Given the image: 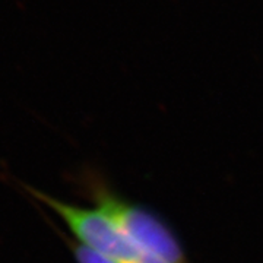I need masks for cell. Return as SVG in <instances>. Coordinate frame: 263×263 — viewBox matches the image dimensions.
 <instances>
[{
	"label": "cell",
	"mask_w": 263,
	"mask_h": 263,
	"mask_svg": "<svg viewBox=\"0 0 263 263\" xmlns=\"http://www.w3.org/2000/svg\"><path fill=\"white\" fill-rule=\"evenodd\" d=\"M84 181L95 208L103 211L138 249L168 263H189L180 238L162 216L119 195L94 176Z\"/></svg>",
	"instance_id": "1"
},
{
	"label": "cell",
	"mask_w": 263,
	"mask_h": 263,
	"mask_svg": "<svg viewBox=\"0 0 263 263\" xmlns=\"http://www.w3.org/2000/svg\"><path fill=\"white\" fill-rule=\"evenodd\" d=\"M59 234L66 241L69 250L73 254V259H75L76 263H116L113 260H110L108 257L103 256V254L97 253L94 250L79 245L73 238H67L63 233H59Z\"/></svg>",
	"instance_id": "2"
}]
</instances>
